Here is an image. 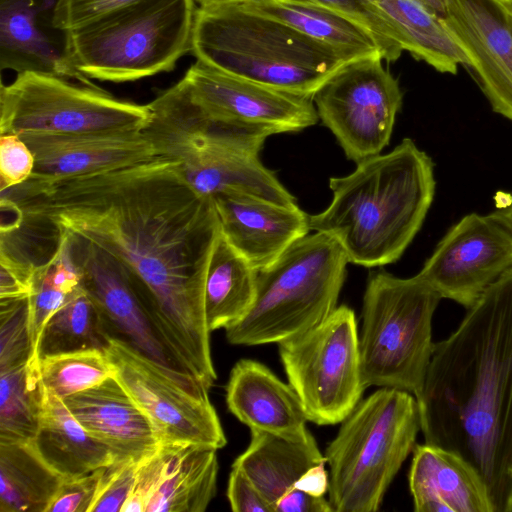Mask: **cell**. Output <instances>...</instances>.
<instances>
[{
    "label": "cell",
    "mask_w": 512,
    "mask_h": 512,
    "mask_svg": "<svg viewBox=\"0 0 512 512\" xmlns=\"http://www.w3.org/2000/svg\"><path fill=\"white\" fill-rule=\"evenodd\" d=\"M151 121L149 104L58 76L19 73L0 88L1 134L143 131Z\"/></svg>",
    "instance_id": "30bf717a"
},
{
    "label": "cell",
    "mask_w": 512,
    "mask_h": 512,
    "mask_svg": "<svg viewBox=\"0 0 512 512\" xmlns=\"http://www.w3.org/2000/svg\"><path fill=\"white\" fill-rule=\"evenodd\" d=\"M58 4L59 0H0V68L97 87L73 63L69 31L57 22Z\"/></svg>",
    "instance_id": "e0dca14e"
},
{
    "label": "cell",
    "mask_w": 512,
    "mask_h": 512,
    "mask_svg": "<svg viewBox=\"0 0 512 512\" xmlns=\"http://www.w3.org/2000/svg\"><path fill=\"white\" fill-rule=\"evenodd\" d=\"M135 0H59L57 22L68 31L83 26Z\"/></svg>",
    "instance_id": "ab89813d"
},
{
    "label": "cell",
    "mask_w": 512,
    "mask_h": 512,
    "mask_svg": "<svg viewBox=\"0 0 512 512\" xmlns=\"http://www.w3.org/2000/svg\"><path fill=\"white\" fill-rule=\"evenodd\" d=\"M147 132L162 155L181 162L183 173L203 196L247 194L287 206L295 197L259 159L272 129L211 121L190 99L180 80L149 103Z\"/></svg>",
    "instance_id": "277c9868"
},
{
    "label": "cell",
    "mask_w": 512,
    "mask_h": 512,
    "mask_svg": "<svg viewBox=\"0 0 512 512\" xmlns=\"http://www.w3.org/2000/svg\"><path fill=\"white\" fill-rule=\"evenodd\" d=\"M42 397L38 363L0 372V441L31 442L38 428Z\"/></svg>",
    "instance_id": "1f68e13d"
},
{
    "label": "cell",
    "mask_w": 512,
    "mask_h": 512,
    "mask_svg": "<svg viewBox=\"0 0 512 512\" xmlns=\"http://www.w3.org/2000/svg\"><path fill=\"white\" fill-rule=\"evenodd\" d=\"M37 264L1 240L0 299L21 298L30 295Z\"/></svg>",
    "instance_id": "f35d334b"
},
{
    "label": "cell",
    "mask_w": 512,
    "mask_h": 512,
    "mask_svg": "<svg viewBox=\"0 0 512 512\" xmlns=\"http://www.w3.org/2000/svg\"><path fill=\"white\" fill-rule=\"evenodd\" d=\"M311 3L339 11L367 28L376 39L386 62L396 61L404 51L397 30L378 7L377 0H287Z\"/></svg>",
    "instance_id": "e575fe53"
},
{
    "label": "cell",
    "mask_w": 512,
    "mask_h": 512,
    "mask_svg": "<svg viewBox=\"0 0 512 512\" xmlns=\"http://www.w3.org/2000/svg\"><path fill=\"white\" fill-rule=\"evenodd\" d=\"M398 32L403 50L438 72L456 74L471 61L448 29L443 17L423 0H377Z\"/></svg>",
    "instance_id": "83f0119b"
},
{
    "label": "cell",
    "mask_w": 512,
    "mask_h": 512,
    "mask_svg": "<svg viewBox=\"0 0 512 512\" xmlns=\"http://www.w3.org/2000/svg\"><path fill=\"white\" fill-rule=\"evenodd\" d=\"M247 10L278 20L318 41L347 61L381 54L371 32L351 17L321 5L287 0H248Z\"/></svg>",
    "instance_id": "4316f807"
},
{
    "label": "cell",
    "mask_w": 512,
    "mask_h": 512,
    "mask_svg": "<svg viewBox=\"0 0 512 512\" xmlns=\"http://www.w3.org/2000/svg\"><path fill=\"white\" fill-rule=\"evenodd\" d=\"M328 445L329 502L334 512H375L421 431L409 392L382 387L360 400Z\"/></svg>",
    "instance_id": "8992f818"
},
{
    "label": "cell",
    "mask_w": 512,
    "mask_h": 512,
    "mask_svg": "<svg viewBox=\"0 0 512 512\" xmlns=\"http://www.w3.org/2000/svg\"><path fill=\"white\" fill-rule=\"evenodd\" d=\"M213 199L222 233L256 271L272 264L310 231L309 215L298 205L238 193Z\"/></svg>",
    "instance_id": "ffe728a7"
},
{
    "label": "cell",
    "mask_w": 512,
    "mask_h": 512,
    "mask_svg": "<svg viewBox=\"0 0 512 512\" xmlns=\"http://www.w3.org/2000/svg\"><path fill=\"white\" fill-rule=\"evenodd\" d=\"M229 411L250 430L290 440H306L310 431L302 402L290 384L282 382L264 364L241 359L226 385Z\"/></svg>",
    "instance_id": "7402d4cb"
},
{
    "label": "cell",
    "mask_w": 512,
    "mask_h": 512,
    "mask_svg": "<svg viewBox=\"0 0 512 512\" xmlns=\"http://www.w3.org/2000/svg\"><path fill=\"white\" fill-rule=\"evenodd\" d=\"M215 448L160 445L158 480L146 512H204L216 494Z\"/></svg>",
    "instance_id": "d4e9b609"
},
{
    "label": "cell",
    "mask_w": 512,
    "mask_h": 512,
    "mask_svg": "<svg viewBox=\"0 0 512 512\" xmlns=\"http://www.w3.org/2000/svg\"><path fill=\"white\" fill-rule=\"evenodd\" d=\"M29 296L0 299V372L32 360Z\"/></svg>",
    "instance_id": "836d02e7"
},
{
    "label": "cell",
    "mask_w": 512,
    "mask_h": 512,
    "mask_svg": "<svg viewBox=\"0 0 512 512\" xmlns=\"http://www.w3.org/2000/svg\"><path fill=\"white\" fill-rule=\"evenodd\" d=\"M493 214L512 230V193L505 196L504 204L499 205Z\"/></svg>",
    "instance_id": "ee69618b"
},
{
    "label": "cell",
    "mask_w": 512,
    "mask_h": 512,
    "mask_svg": "<svg viewBox=\"0 0 512 512\" xmlns=\"http://www.w3.org/2000/svg\"><path fill=\"white\" fill-rule=\"evenodd\" d=\"M424 442L453 451L512 512V270L435 343L416 397Z\"/></svg>",
    "instance_id": "7a4b0ae2"
},
{
    "label": "cell",
    "mask_w": 512,
    "mask_h": 512,
    "mask_svg": "<svg viewBox=\"0 0 512 512\" xmlns=\"http://www.w3.org/2000/svg\"><path fill=\"white\" fill-rule=\"evenodd\" d=\"M196 10L194 0H135L69 31L73 63L115 83L170 72L191 53Z\"/></svg>",
    "instance_id": "ba28073f"
},
{
    "label": "cell",
    "mask_w": 512,
    "mask_h": 512,
    "mask_svg": "<svg viewBox=\"0 0 512 512\" xmlns=\"http://www.w3.org/2000/svg\"><path fill=\"white\" fill-rule=\"evenodd\" d=\"M19 136L35 157L33 179L80 176L163 156L147 130Z\"/></svg>",
    "instance_id": "d6986e66"
},
{
    "label": "cell",
    "mask_w": 512,
    "mask_h": 512,
    "mask_svg": "<svg viewBox=\"0 0 512 512\" xmlns=\"http://www.w3.org/2000/svg\"><path fill=\"white\" fill-rule=\"evenodd\" d=\"M78 422L117 461L140 462L160 446L148 417L115 378L63 399Z\"/></svg>",
    "instance_id": "44dd1931"
},
{
    "label": "cell",
    "mask_w": 512,
    "mask_h": 512,
    "mask_svg": "<svg viewBox=\"0 0 512 512\" xmlns=\"http://www.w3.org/2000/svg\"><path fill=\"white\" fill-rule=\"evenodd\" d=\"M332 177V200L309 215L310 230L334 239L349 263L372 268L396 262L420 230L435 195L434 164L413 140Z\"/></svg>",
    "instance_id": "3957f363"
},
{
    "label": "cell",
    "mask_w": 512,
    "mask_h": 512,
    "mask_svg": "<svg viewBox=\"0 0 512 512\" xmlns=\"http://www.w3.org/2000/svg\"><path fill=\"white\" fill-rule=\"evenodd\" d=\"M380 55L349 61L315 92L319 119L358 163L389 144L403 94Z\"/></svg>",
    "instance_id": "4fadbf2b"
},
{
    "label": "cell",
    "mask_w": 512,
    "mask_h": 512,
    "mask_svg": "<svg viewBox=\"0 0 512 512\" xmlns=\"http://www.w3.org/2000/svg\"><path fill=\"white\" fill-rule=\"evenodd\" d=\"M257 271L222 231L216 240L205 284V314L210 331L228 328L249 311Z\"/></svg>",
    "instance_id": "f1b7e54d"
},
{
    "label": "cell",
    "mask_w": 512,
    "mask_h": 512,
    "mask_svg": "<svg viewBox=\"0 0 512 512\" xmlns=\"http://www.w3.org/2000/svg\"><path fill=\"white\" fill-rule=\"evenodd\" d=\"M61 477L82 475L116 462L112 451L90 435L64 404L43 387L38 428L30 442Z\"/></svg>",
    "instance_id": "cb8c5ba5"
},
{
    "label": "cell",
    "mask_w": 512,
    "mask_h": 512,
    "mask_svg": "<svg viewBox=\"0 0 512 512\" xmlns=\"http://www.w3.org/2000/svg\"><path fill=\"white\" fill-rule=\"evenodd\" d=\"M105 351L115 378L148 417L160 445H226L209 389L196 377L168 369L117 337Z\"/></svg>",
    "instance_id": "7c38bea8"
},
{
    "label": "cell",
    "mask_w": 512,
    "mask_h": 512,
    "mask_svg": "<svg viewBox=\"0 0 512 512\" xmlns=\"http://www.w3.org/2000/svg\"><path fill=\"white\" fill-rule=\"evenodd\" d=\"M227 498L234 512H274L253 483L238 468L229 475Z\"/></svg>",
    "instance_id": "60d3db41"
},
{
    "label": "cell",
    "mask_w": 512,
    "mask_h": 512,
    "mask_svg": "<svg viewBox=\"0 0 512 512\" xmlns=\"http://www.w3.org/2000/svg\"><path fill=\"white\" fill-rule=\"evenodd\" d=\"M62 478L30 443L0 441V512H46Z\"/></svg>",
    "instance_id": "f546056e"
},
{
    "label": "cell",
    "mask_w": 512,
    "mask_h": 512,
    "mask_svg": "<svg viewBox=\"0 0 512 512\" xmlns=\"http://www.w3.org/2000/svg\"><path fill=\"white\" fill-rule=\"evenodd\" d=\"M113 337L102 310L83 285L45 324L37 359L89 349L105 350Z\"/></svg>",
    "instance_id": "4dcf8cb0"
},
{
    "label": "cell",
    "mask_w": 512,
    "mask_h": 512,
    "mask_svg": "<svg viewBox=\"0 0 512 512\" xmlns=\"http://www.w3.org/2000/svg\"><path fill=\"white\" fill-rule=\"evenodd\" d=\"M38 372L43 387L64 399L115 376L105 350L89 349L40 358Z\"/></svg>",
    "instance_id": "d6a6232c"
},
{
    "label": "cell",
    "mask_w": 512,
    "mask_h": 512,
    "mask_svg": "<svg viewBox=\"0 0 512 512\" xmlns=\"http://www.w3.org/2000/svg\"><path fill=\"white\" fill-rule=\"evenodd\" d=\"M250 431V443L232 467L247 476L274 510L279 500L296 489L301 476L311 467L326 462V458L312 434L306 440L295 441Z\"/></svg>",
    "instance_id": "484cf974"
},
{
    "label": "cell",
    "mask_w": 512,
    "mask_h": 512,
    "mask_svg": "<svg viewBox=\"0 0 512 512\" xmlns=\"http://www.w3.org/2000/svg\"><path fill=\"white\" fill-rule=\"evenodd\" d=\"M191 54L228 74L311 98L349 62L287 24L239 4L197 7Z\"/></svg>",
    "instance_id": "5b68a950"
},
{
    "label": "cell",
    "mask_w": 512,
    "mask_h": 512,
    "mask_svg": "<svg viewBox=\"0 0 512 512\" xmlns=\"http://www.w3.org/2000/svg\"><path fill=\"white\" fill-rule=\"evenodd\" d=\"M199 7H216L225 5L242 4L248 0H194Z\"/></svg>",
    "instance_id": "f6af8a7d"
},
{
    "label": "cell",
    "mask_w": 512,
    "mask_h": 512,
    "mask_svg": "<svg viewBox=\"0 0 512 512\" xmlns=\"http://www.w3.org/2000/svg\"><path fill=\"white\" fill-rule=\"evenodd\" d=\"M429 7L436 11L439 15L444 14V4L442 0H423Z\"/></svg>",
    "instance_id": "bcb514c9"
},
{
    "label": "cell",
    "mask_w": 512,
    "mask_h": 512,
    "mask_svg": "<svg viewBox=\"0 0 512 512\" xmlns=\"http://www.w3.org/2000/svg\"><path fill=\"white\" fill-rule=\"evenodd\" d=\"M326 462L311 467L297 481L295 488L313 496H324L329 487V475Z\"/></svg>",
    "instance_id": "7bdbcfd3"
},
{
    "label": "cell",
    "mask_w": 512,
    "mask_h": 512,
    "mask_svg": "<svg viewBox=\"0 0 512 512\" xmlns=\"http://www.w3.org/2000/svg\"><path fill=\"white\" fill-rule=\"evenodd\" d=\"M496 5V4H495ZM497 6V5H496ZM498 7V6H497ZM499 8V7H498ZM504 16V19L505 21L507 22V24L509 25L511 31H512V14L505 11V10H502L501 8H499Z\"/></svg>",
    "instance_id": "c3c4849f"
},
{
    "label": "cell",
    "mask_w": 512,
    "mask_h": 512,
    "mask_svg": "<svg viewBox=\"0 0 512 512\" xmlns=\"http://www.w3.org/2000/svg\"><path fill=\"white\" fill-rule=\"evenodd\" d=\"M442 1V17L493 111L512 121V31L501 10L492 0Z\"/></svg>",
    "instance_id": "ac0fdd59"
},
{
    "label": "cell",
    "mask_w": 512,
    "mask_h": 512,
    "mask_svg": "<svg viewBox=\"0 0 512 512\" xmlns=\"http://www.w3.org/2000/svg\"><path fill=\"white\" fill-rule=\"evenodd\" d=\"M181 80L193 103L213 121L286 133L301 131L319 120L313 98L228 74L200 60Z\"/></svg>",
    "instance_id": "2e32d148"
},
{
    "label": "cell",
    "mask_w": 512,
    "mask_h": 512,
    "mask_svg": "<svg viewBox=\"0 0 512 512\" xmlns=\"http://www.w3.org/2000/svg\"><path fill=\"white\" fill-rule=\"evenodd\" d=\"M510 270L512 230L493 213H470L446 232L417 275L442 299L469 309Z\"/></svg>",
    "instance_id": "5bb4252c"
},
{
    "label": "cell",
    "mask_w": 512,
    "mask_h": 512,
    "mask_svg": "<svg viewBox=\"0 0 512 512\" xmlns=\"http://www.w3.org/2000/svg\"><path fill=\"white\" fill-rule=\"evenodd\" d=\"M442 300L417 274L370 275L362 307L359 350L365 388L378 386L420 394L435 343L432 319Z\"/></svg>",
    "instance_id": "9c48e42d"
},
{
    "label": "cell",
    "mask_w": 512,
    "mask_h": 512,
    "mask_svg": "<svg viewBox=\"0 0 512 512\" xmlns=\"http://www.w3.org/2000/svg\"><path fill=\"white\" fill-rule=\"evenodd\" d=\"M275 512H334L324 496H313L295 489L277 502Z\"/></svg>",
    "instance_id": "b9f144b4"
},
{
    "label": "cell",
    "mask_w": 512,
    "mask_h": 512,
    "mask_svg": "<svg viewBox=\"0 0 512 512\" xmlns=\"http://www.w3.org/2000/svg\"><path fill=\"white\" fill-rule=\"evenodd\" d=\"M409 488L416 512H494L476 469L459 454L425 442L413 450Z\"/></svg>",
    "instance_id": "603a6c76"
},
{
    "label": "cell",
    "mask_w": 512,
    "mask_h": 512,
    "mask_svg": "<svg viewBox=\"0 0 512 512\" xmlns=\"http://www.w3.org/2000/svg\"><path fill=\"white\" fill-rule=\"evenodd\" d=\"M5 196L23 221L82 239L130 271L191 373L208 389L214 384L205 284L221 225L214 199L193 189L178 159L29 178Z\"/></svg>",
    "instance_id": "6da1fadb"
},
{
    "label": "cell",
    "mask_w": 512,
    "mask_h": 512,
    "mask_svg": "<svg viewBox=\"0 0 512 512\" xmlns=\"http://www.w3.org/2000/svg\"><path fill=\"white\" fill-rule=\"evenodd\" d=\"M66 235L82 285L102 310L113 337L172 371L194 376L166 338L142 285L131 272L96 246Z\"/></svg>",
    "instance_id": "9a60e30c"
},
{
    "label": "cell",
    "mask_w": 512,
    "mask_h": 512,
    "mask_svg": "<svg viewBox=\"0 0 512 512\" xmlns=\"http://www.w3.org/2000/svg\"><path fill=\"white\" fill-rule=\"evenodd\" d=\"M138 465L126 460L104 467L90 512H121L134 488Z\"/></svg>",
    "instance_id": "d590c367"
},
{
    "label": "cell",
    "mask_w": 512,
    "mask_h": 512,
    "mask_svg": "<svg viewBox=\"0 0 512 512\" xmlns=\"http://www.w3.org/2000/svg\"><path fill=\"white\" fill-rule=\"evenodd\" d=\"M349 263L340 245L315 232L257 271L254 301L225 329L229 343H279L317 326L337 308Z\"/></svg>",
    "instance_id": "52a82bcc"
},
{
    "label": "cell",
    "mask_w": 512,
    "mask_h": 512,
    "mask_svg": "<svg viewBox=\"0 0 512 512\" xmlns=\"http://www.w3.org/2000/svg\"><path fill=\"white\" fill-rule=\"evenodd\" d=\"M499 8L512 14V0H492Z\"/></svg>",
    "instance_id": "7dc6e473"
},
{
    "label": "cell",
    "mask_w": 512,
    "mask_h": 512,
    "mask_svg": "<svg viewBox=\"0 0 512 512\" xmlns=\"http://www.w3.org/2000/svg\"><path fill=\"white\" fill-rule=\"evenodd\" d=\"M277 344L308 420L318 425L342 422L366 389L354 311L339 306L317 326Z\"/></svg>",
    "instance_id": "8fae6325"
},
{
    "label": "cell",
    "mask_w": 512,
    "mask_h": 512,
    "mask_svg": "<svg viewBox=\"0 0 512 512\" xmlns=\"http://www.w3.org/2000/svg\"><path fill=\"white\" fill-rule=\"evenodd\" d=\"M35 167V157L18 134L0 137V188L4 192L26 182Z\"/></svg>",
    "instance_id": "74e56055"
},
{
    "label": "cell",
    "mask_w": 512,
    "mask_h": 512,
    "mask_svg": "<svg viewBox=\"0 0 512 512\" xmlns=\"http://www.w3.org/2000/svg\"><path fill=\"white\" fill-rule=\"evenodd\" d=\"M103 468L78 476L62 478L46 512H90Z\"/></svg>",
    "instance_id": "8d00e7d4"
}]
</instances>
